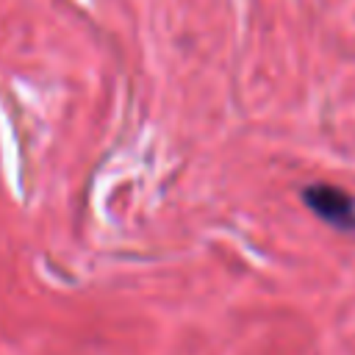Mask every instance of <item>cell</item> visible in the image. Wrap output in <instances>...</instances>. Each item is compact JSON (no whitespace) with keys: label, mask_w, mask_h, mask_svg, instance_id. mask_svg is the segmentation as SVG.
I'll use <instances>...</instances> for the list:
<instances>
[{"label":"cell","mask_w":355,"mask_h":355,"mask_svg":"<svg viewBox=\"0 0 355 355\" xmlns=\"http://www.w3.org/2000/svg\"><path fill=\"white\" fill-rule=\"evenodd\" d=\"M302 202L330 227L355 230V197L330 183H311L302 189Z\"/></svg>","instance_id":"cell-1"}]
</instances>
